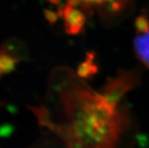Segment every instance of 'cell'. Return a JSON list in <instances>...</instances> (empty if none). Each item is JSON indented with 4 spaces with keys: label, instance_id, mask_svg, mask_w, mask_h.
<instances>
[{
    "label": "cell",
    "instance_id": "cell-1",
    "mask_svg": "<svg viewBox=\"0 0 149 148\" xmlns=\"http://www.w3.org/2000/svg\"><path fill=\"white\" fill-rule=\"evenodd\" d=\"M61 100L68 123L57 135L65 142L79 141L83 148H116L126 127V116L102 94L81 85L61 86Z\"/></svg>",
    "mask_w": 149,
    "mask_h": 148
},
{
    "label": "cell",
    "instance_id": "cell-2",
    "mask_svg": "<svg viewBox=\"0 0 149 148\" xmlns=\"http://www.w3.org/2000/svg\"><path fill=\"white\" fill-rule=\"evenodd\" d=\"M141 74L137 69L120 70L116 76L107 80L101 94L111 104L117 107L125 94L139 84Z\"/></svg>",
    "mask_w": 149,
    "mask_h": 148
},
{
    "label": "cell",
    "instance_id": "cell-3",
    "mask_svg": "<svg viewBox=\"0 0 149 148\" xmlns=\"http://www.w3.org/2000/svg\"><path fill=\"white\" fill-rule=\"evenodd\" d=\"M58 12L61 18L64 21V30L67 34L77 36L83 31L86 18L81 11L67 4Z\"/></svg>",
    "mask_w": 149,
    "mask_h": 148
},
{
    "label": "cell",
    "instance_id": "cell-4",
    "mask_svg": "<svg viewBox=\"0 0 149 148\" xmlns=\"http://www.w3.org/2000/svg\"><path fill=\"white\" fill-rule=\"evenodd\" d=\"M0 53L8 54L19 62L26 60L28 58L26 45L16 38H11L4 42L0 46Z\"/></svg>",
    "mask_w": 149,
    "mask_h": 148
},
{
    "label": "cell",
    "instance_id": "cell-5",
    "mask_svg": "<svg viewBox=\"0 0 149 148\" xmlns=\"http://www.w3.org/2000/svg\"><path fill=\"white\" fill-rule=\"evenodd\" d=\"M95 54L93 51L86 54L85 60L81 62L77 69V75L83 79H90L98 72V67L95 62Z\"/></svg>",
    "mask_w": 149,
    "mask_h": 148
},
{
    "label": "cell",
    "instance_id": "cell-6",
    "mask_svg": "<svg viewBox=\"0 0 149 148\" xmlns=\"http://www.w3.org/2000/svg\"><path fill=\"white\" fill-rule=\"evenodd\" d=\"M134 48L137 58L149 68V32L135 38Z\"/></svg>",
    "mask_w": 149,
    "mask_h": 148
},
{
    "label": "cell",
    "instance_id": "cell-7",
    "mask_svg": "<svg viewBox=\"0 0 149 148\" xmlns=\"http://www.w3.org/2000/svg\"><path fill=\"white\" fill-rule=\"evenodd\" d=\"M28 109L30 111H32L36 119L38 122L41 127L46 128L48 129L55 132L56 129L57 125L52 122L51 118V115L45 106L40 105V106H28Z\"/></svg>",
    "mask_w": 149,
    "mask_h": 148
},
{
    "label": "cell",
    "instance_id": "cell-8",
    "mask_svg": "<svg viewBox=\"0 0 149 148\" xmlns=\"http://www.w3.org/2000/svg\"><path fill=\"white\" fill-rule=\"evenodd\" d=\"M18 62L8 54L0 53V70L2 73H10L14 71Z\"/></svg>",
    "mask_w": 149,
    "mask_h": 148
},
{
    "label": "cell",
    "instance_id": "cell-9",
    "mask_svg": "<svg viewBox=\"0 0 149 148\" xmlns=\"http://www.w3.org/2000/svg\"><path fill=\"white\" fill-rule=\"evenodd\" d=\"M136 31L139 34H145L149 32V19L146 14L139 15L134 21Z\"/></svg>",
    "mask_w": 149,
    "mask_h": 148
},
{
    "label": "cell",
    "instance_id": "cell-10",
    "mask_svg": "<svg viewBox=\"0 0 149 148\" xmlns=\"http://www.w3.org/2000/svg\"><path fill=\"white\" fill-rule=\"evenodd\" d=\"M110 0H68V4L72 6H82L83 8L89 9L93 6L105 5Z\"/></svg>",
    "mask_w": 149,
    "mask_h": 148
},
{
    "label": "cell",
    "instance_id": "cell-11",
    "mask_svg": "<svg viewBox=\"0 0 149 148\" xmlns=\"http://www.w3.org/2000/svg\"><path fill=\"white\" fill-rule=\"evenodd\" d=\"M44 16H45L46 21L49 23V24L51 25L55 24L60 17L58 12H55V11L49 9H46L44 11Z\"/></svg>",
    "mask_w": 149,
    "mask_h": 148
},
{
    "label": "cell",
    "instance_id": "cell-12",
    "mask_svg": "<svg viewBox=\"0 0 149 148\" xmlns=\"http://www.w3.org/2000/svg\"><path fill=\"white\" fill-rule=\"evenodd\" d=\"M49 1L52 4H55V5H58L61 0H49Z\"/></svg>",
    "mask_w": 149,
    "mask_h": 148
},
{
    "label": "cell",
    "instance_id": "cell-13",
    "mask_svg": "<svg viewBox=\"0 0 149 148\" xmlns=\"http://www.w3.org/2000/svg\"><path fill=\"white\" fill-rule=\"evenodd\" d=\"M2 71H1V70H0V76H1V75H2Z\"/></svg>",
    "mask_w": 149,
    "mask_h": 148
}]
</instances>
